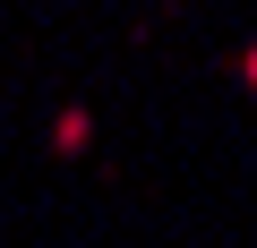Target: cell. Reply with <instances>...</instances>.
I'll use <instances>...</instances> for the list:
<instances>
[{
  "label": "cell",
  "mask_w": 257,
  "mask_h": 248,
  "mask_svg": "<svg viewBox=\"0 0 257 248\" xmlns=\"http://www.w3.org/2000/svg\"><path fill=\"white\" fill-rule=\"evenodd\" d=\"M248 86H257V52H248Z\"/></svg>",
  "instance_id": "obj_1"
}]
</instances>
